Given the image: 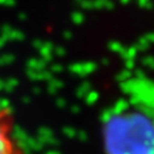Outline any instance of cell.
Returning <instances> with one entry per match:
<instances>
[{
	"mask_svg": "<svg viewBox=\"0 0 154 154\" xmlns=\"http://www.w3.org/2000/svg\"><path fill=\"white\" fill-rule=\"evenodd\" d=\"M0 154H27L17 137L14 114L5 105H0Z\"/></svg>",
	"mask_w": 154,
	"mask_h": 154,
	"instance_id": "2",
	"label": "cell"
},
{
	"mask_svg": "<svg viewBox=\"0 0 154 154\" xmlns=\"http://www.w3.org/2000/svg\"><path fill=\"white\" fill-rule=\"evenodd\" d=\"M104 154H154V80L135 77L104 110Z\"/></svg>",
	"mask_w": 154,
	"mask_h": 154,
	"instance_id": "1",
	"label": "cell"
}]
</instances>
